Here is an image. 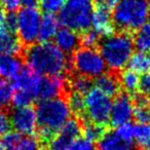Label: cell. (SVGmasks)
<instances>
[{"label": "cell", "mask_w": 150, "mask_h": 150, "mask_svg": "<svg viewBox=\"0 0 150 150\" xmlns=\"http://www.w3.org/2000/svg\"><path fill=\"white\" fill-rule=\"evenodd\" d=\"M21 57L40 76H66L71 72L70 58L50 42H36L26 46Z\"/></svg>", "instance_id": "1"}, {"label": "cell", "mask_w": 150, "mask_h": 150, "mask_svg": "<svg viewBox=\"0 0 150 150\" xmlns=\"http://www.w3.org/2000/svg\"><path fill=\"white\" fill-rule=\"evenodd\" d=\"M37 138L45 146L72 116L67 97L38 101L35 104Z\"/></svg>", "instance_id": "2"}, {"label": "cell", "mask_w": 150, "mask_h": 150, "mask_svg": "<svg viewBox=\"0 0 150 150\" xmlns=\"http://www.w3.org/2000/svg\"><path fill=\"white\" fill-rule=\"evenodd\" d=\"M110 72L116 73L127 66L134 54V40L127 33L119 32L116 34L101 37L97 45Z\"/></svg>", "instance_id": "3"}, {"label": "cell", "mask_w": 150, "mask_h": 150, "mask_svg": "<svg viewBox=\"0 0 150 150\" xmlns=\"http://www.w3.org/2000/svg\"><path fill=\"white\" fill-rule=\"evenodd\" d=\"M150 4L147 0H118L112 9L114 29L120 32L137 31L149 19Z\"/></svg>", "instance_id": "4"}, {"label": "cell", "mask_w": 150, "mask_h": 150, "mask_svg": "<svg viewBox=\"0 0 150 150\" xmlns=\"http://www.w3.org/2000/svg\"><path fill=\"white\" fill-rule=\"evenodd\" d=\"M94 0H67L59 13V22L79 34L92 29Z\"/></svg>", "instance_id": "5"}, {"label": "cell", "mask_w": 150, "mask_h": 150, "mask_svg": "<svg viewBox=\"0 0 150 150\" xmlns=\"http://www.w3.org/2000/svg\"><path fill=\"white\" fill-rule=\"evenodd\" d=\"M71 72L83 77L95 79L106 73V63L97 47L81 45L70 58Z\"/></svg>", "instance_id": "6"}, {"label": "cell", "mask_w": 150, "mask_h": 150, "mask_svg": "<svg viewBox=\"0 0 150 150\" xmlns=\"http://www.w3.org/2000/svg\"><path fill=\"white\" fill-rule=\"evenodd\" d=\"M111 105L110 97L97 88H93L84 96V118L96 125L106 127L109 123Z\"/></svg>", "instance_id": "7"}, {"label": "cell", "mask_w": 150, "mask_h": 150, "mask_svg": "<svg viewBox=\"0 0 150 150\" xmlns=\"http://www.w3.org/2000/svg\"><path fill=\"white\" fill-rule=\"evenodd\" d=\"M18 37L22 46L32 45L38 42L41 15L37 8L23 7L18 13Z\"/></svg>", "instance_id": "8"}, {"label": "cell", "mask_w": 150, "mask_h": 150, "mask_svg": "<svg viewBox=\"0 0 150 150\" xmlns=\"http://www.w3.org/2000/svg\"><path fill=\"white\" fill-rule=\"evenodd\" d=\"M82 122L83 118L72 116L61 127L54 138L44 146L46 150H68L70 144L82 135Z\"/></svg>", "instance_id": "9"}, {"label": "cell", "mask_w": 150, "mask_h": 150, "mask_svg": "<svg viewBox=\"0 0 150 150\" xmlns=\"http://www.w3.org/2000/svg\"><path fill=\"white\" fill-rule=\"evenodd\" d=\"M11 129L22 135H33L36 131L35 110L29 107L11 106L7 111Z\"/></svg>", "instance_id": "10"}, {"label": "cell", "mask_w": 150, "mask_h": 150, "mask_svg": "<svg viewBox=\"0 0 150 150\" xmlns=\"http://www.w3.org/2000/svg\"><path fill=\"white\" fill-rule=\"evenodd\" d=\"M134 118V101L127 93H118L112 101L109 122L112 127H118L131 122Z\"/></svg>", "instance_id": "11"}, {"label": "cell", "mask_w": 150, "mask_h": 150, "mask_svg": "<svg viewBox=\"0 0 150 150\" xmlns=\"http://www.w3.org/2000/svg\"><path fill=\"white\" fill-rule=\"evenodd\" d=\"M70 93L66 76H43L40 78L36 93L37 101L67 97Z\"/></svg>", "instance_id": "12"}, {"label": "cell", "mask_w": 150, "mask_h": 150, "mask_svg": "<svg viewBox=\"0 0 150 150\" xmlns=\"http://www.w3.org/2000/svg\"><path fill=\"white\" fill-rule=\"evenodd\" d=\"M1 143L4 150H44V146L38 138L32 135H22L16 132H9L3 136Z\"/></svg>", "instance_id": "13"}, {"label": "cell", "mask_w": 150, "mask_h": 150, "mask_svg": "<svg viewBox=\"0 0 150 150\" xmlns=\"http://www.w3.org/2000/svg\"><path fill=\"white\" fill-rule=\"evenodd\" d=\"M54 39V45L69 58H71L73 52L81 46L80 34L64 26L59 28Z\"/></svg>", "instance_id": "14"}, {"label": "cell", "mask_w": 150, "mask_h": 150, "mask_svg": "<svg viewBox=\"0 0 150 150\" xmlns=\"http://www.w3.org/2000/svg\"><path fill=\"white\" fill-rule=\"evenodd\" d=\"M40 78H41L40 75L35 73L29 66L25 64L19 74L11 80V84L13 86V91H31L36 95Z\"/></svg>", "instance_id": "15"}, {"label": "cell", "mask_w": 150, "mask_h": 150, "mask_svg": "<svg viewBox=\"0 0 150 150\" xmlns=\"http://www.w3.org/2000/svg\"><path fill=\"white\" fill-rule=\"evenodd\" d=\"M97 150H138L135 142L117 135L116 132H106L98 141Z\"/></svg>", "instance_id": "16"}, {"label": "cell", "mask_w": 150, "mask_h": 150, "mask_svg": "<svg viewBox=\"0 0 150 150\" xmlns=\"http://www.w3.org/2000/svg\"><path fill=\"white\" fill-rule=\"evenodd\" d=\"M93 30L96 31L101 37H105L113 34L111 11L102 7L100 5L94 4V15H93Z\"/></svg>", "instance_id": "17"}, {"label": "cell", "mask_w": 150, "mask_h": 150, "mask_svg": "<svg viewBox=\"0 0 150 150\" xmlns=\"http://www.w3.org/2000/svg\"><path fill=\"white\" fill-rule=\"evenodd\" d=\"M25 65L21 56L0 54V77L3 79H13Z\"/></svg>", "instance_id": "18"}, {"label": "cell", "mask_w": 150, "mask_h": 150, "mask_svg": "<svg viewBox=\"0 0 150 150\" xmlns=\"http://www.w3.org/2000/svg\"><path fill=\"white\" fill-rule=\"evenodd\" d=\"M23 46L19 37L15 34L7 32L3 27V23L0 25V54L8 56H21Z\"/></svg>", "instance_id": "19"}, {"label": "cell", "mask_w": 150, "mask_h": 150, "mask_svg": "<svg viewBox=\"0 0 150 150\" xmlns=\"http://www.w3.org/2000/svg\"><path fill=\"white\" fill-rule=\"evenodd\" d=\"M94 86L95 88L100 90L101 92L104 93L110 98L116 96L119 93V88H120L118 77L115 75V73L110 72V71L95 78Z\"/></svg>", "instance_id": "20"}, {"label": "cell", "mask_w": 150, "mask_h": 150, "mask_svg": "<svg viewBox=\"0 0 150 150\" xmlns=\"http://www.w3.org/2000/svg\"><path fill=\"white\" fill-rule=\"evenodd\" d=\"M59 29V20L54 15H43L38 33V42H50Z\"/></svg>", "instance_id": "21"}, {"label": "cell", "mask_w": 150, "mask_h": 150, "mask_svg": "<svg viewBox=\"0 0 150 150\" xmlns=\"http://www.w3.org/2000/svg\"><path fill=\"white\" fill-rule=\"evenodd\" d=\"M129 69L137 74L150 73V54L148 52H134L127 63Z\"/></svg>", "instance_id": "22"}, {"label": "cell", "mask_w": 150, "mask_h": 150, "mask_svg": "<svg viewBox=\"0 0 150 150\" xmlns=\"http://www.w3.org/2000/svg\"><path fill=\"white\" fill-rule=\"evenodd\" d=\"M133 140L140 150H150L149 123H137L134 125Z\"/></svg>", "instance_id": "23"}, {"label": "cell", "mask_w": 150, "mask_h": 150, "mask_svg": "<svg viewBox=\"0 0 150 150\" xmlns=\"http://www.w3.org/2000/svg\"><path fill=\"white\" fill-rule=\"evenodd\" d=\"M134 45L139 52H150V24L146 23L136 31L134 37Z\"/></svg>", "instance_id": "24"}, {"label": "cell", "mask_w": 150, "mask_h": 150, "mask_svg": "<svg viewBox=\"0 0 150 150\" xmlns=\"http://www.w3.org/2000/svg\"><path fill=\"white\" fill-rule=\"evenodd\" d=\"M118 79L120 86H122L123 90L127 92V94H134L138 90L139 74H137L134 71L129 70V69L121 70Z\"/></svg>", "instance_id": "25"}, {"label": "cell", "mask_w": 150, "mask_h": 150, "mask_svg": "<svg viewBox=\"0 0 150 150\" xmlns=\"http://www.w3.org/2000/svg\"><path fill=\"white\" fill-rule=\"evenodd\" d=\"M106 132V127L96 125V123L91 122L90 120L83 118V122H82V136L86 139L90 140L92 142H98Z\"/></svg>", "instance_id": "26"}, {"label": "cell", "mask_w": 150, "mask_h": 150, "mask_svg": "<svg viewBox=\"0 0 150 150\" xmlns=\"http://www.w3.org/2000/svg\"><path fill=\"white\" fill-rule=\"evenodd\" d=\"M13 88L11 82L0 77V111H8L11 107Z\"/></svg>", "instance_id": "27"}, {"label": "cell", "mask_w": 150, "mask_h": 150, "mask_svg": "<svg viewBox=\"0 0 150 150\" xmlns=\"http://www.w3.org/2000/svg\"><path fill=\"white\" fill-rule=\"evenodd\" d=\"M36 100V95L31 91L19 90L13 93L11 106L13 107H29Z\"/></svg>", "instance_id": "28"}, {"label": "cell", "mask_w": 150, "mask_h": 150, "mask_svg": "<svg viewBox=\"0 0 150 150\" xmlns=\"http://www.w3.org/2000/svg\"><path fill=\"white\" fill-rule=\"evenodd\" d=\"M66 0H38V6L44 15H54L62 11Z\"/></svg>", "instance_id": "29"}, {"label": "cell", "mask_w": 150, "mask_h": 150, "mask_svg": "<svg viewBox=\"0 0 150 150\" xmlns=\"http://www.w3.org/2000/svg\"><path fill=\"white\" fill-rule=\"evenodd\" d=\"M3 27L11 34H18V16L16 11H7L3 19Z\"/></svg>", "instance_id": "30"}, {"label": "cell", "mask_w": 150, "mask_h": 150, "mask_svg": "<svg viewBox=\"0 0 150 150\" xmlns=\"http://www.w3.org/2000/svg\"><path fill=\"white\" fill-rule=\"evenodd\" d=\"M68 150H97V147L94 142L84 137H78L70 144Z\"/></svg>", "instance_id": "31"}, {"label": "cell", "mask_w": 150, "mask_h": 150, "mask_svg": "<svg viewBox=\"0 0 150 150\" xmlns=\"http://www.w3.org/2000/svg\"><path fill=\"white\" fill-rule=\"evenodd\" d=\"M11 129L7 111H0V138L8 134Z\"/></svg>", "instance_id": "32"}, {"label": "cell", "mask_w": 150, "mask_h": 150, "mask_svg": "<svg viewBox=\"0 0 150 150\" xmlns=\"http://www.w3.org/2000/svg\"><path fill=\"white\" fill-rule=\"evenodd\" d=\"M134 123H125V125H122L120 127H116L115 132H116L117 135H119L120 137L125 138L127 140H131V141H134L133 140V136H134Z\"/></svg>", "instance_id": "33"}, {"label": "cell", "mask_w": 150, "mask_h": 150, "mask_svg": "<svg viewBox=\"0 0 150 150\" xmlns=\"http://www.w3.org/2000/svg\"><path fill=\"white\" fill-rule=\"evenodd\" d=\"M138 90L143 95L150 94V73L141 75L139 77V84H138Z\"/></svg>", "instance_id": "34"}, {"label": "cell", "mask_w": 150, "mask_h": 150, "mask_svg": "<svg viewBox=\"0 0 150 150\" xmlns=\"http://www.w3.org/2000/svg\"><path fill=\"white\" fill-rule=\"evenodd\" d=\"M2 3L6 11H16L20 7L18 0H2Z\"/></svg>", "instance_id": "35"}, {"label": "cell", "mask_w": 150, "mask_h": 150, "mask_svg": "<svg viewBox=\"0 0 150 150\" xmlns=\"http://www.w3.org/2000/svg\"><path fill=\"white\" fill-rule=\"evenodd\" d=\"M20 3V6L23 7H32L36 8L38 6V0H18Z\"/></svg>", "instance_id": "36"}, {"label": "cell", "mask_w": 150, "mask_h": 150, "mask_svg": "<svg viewBox=\"0 0 150 150\" xmlns=\"http://www.w3.org/2000/svg\"><path fill=\"white\" fill-rule=\"evenodd\" d=\"M0 150H4L3 149V146H2V143H1V142H0Z\"/></svg>", "instance_id": "37"}, {"label": "cell", "mask_w": 150, "mask_h": 150, "mask_svg": "<svg viewBox=\"0 0 150 150\" xmlns=\"http://www.w3.org/2000/svg\"><path fill=\"white\" fill-rule=\"evenodd\" d=\"M147 1H148V3H149V4H150V0H147Z\"/></svg>", "instance_id": "38"}, {"label": "cell", "mask_w": 150, "mask_h": 150, "mask_svg": "<svg viewBox=\"0 0 150 150\" xmlns=\"http://www.w3.org/2000/svg\"><path fill=\"white\" fill-rule=\"evenodd\" d=\"M149 19H150V15H149Z\"/></svg>", "instance_id": "39"}, {"label": "cell", "mask_w": 150, "mask_h": 150, "mask_svg": "<svg viewBox=\"0 0 150 150\" xmlns=\"http://www.w3.org/2000/svg\"><path fill=\"white\" fill-rule=\"evenodd\" d=\"M149 111H150V108H149Z\"/></svg>", "instance_id": "40"}, {"label": "cell", "mask_w": 150, "mask_h": 150, "mask_svg": "<svg viewBox=\"0 0 150 150\" xmlns=\"http://www.w3.org/2000/svg\"><path fill=\"white\" fill-rule=\"evenodd\" d=\"M1 1H2V0H1Z\"/></svg>", "instance_id": "41"}]
</instances>
